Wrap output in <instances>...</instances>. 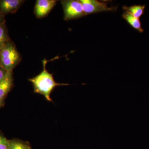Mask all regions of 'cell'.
<instances>
[{"mask_svg":"<svg viewBox=\"0 0 149 149\" xmlns=\"http://www.w3.org/2000/svg\"><path fill=\"white\" fill-rule=\"evenodd\" d=\"M47 62L46 59L43 60V70L37 76L30 78L29 81L33 84L35 93L42 95L48 101L52 102L51 93L54 88L57 86L67 85L68 84L56 82L52 74L48 72L46 68Z\"/></svg>","mask_w":149,"mask_h":149,"instance_id":"cell-1","label":"cell"},{"mask_svg":"<svg viewBox=\"0 0 149 149\" xmlns=\"http://www.w3.org/2000/svg\"><path fill=\"white\" fill-rule=\"evenodd\" d=\"M21 59L16 46L11 40L0 49V66L7 72H13Z\"/></svg>","mask_w":149,"mask_h":149,"instance_id":"cell-2","label":"cell"},{"mask_svg":"<svg viewBox=\"0 0 149 149\" xmlns=\"http://www.w3.org/2000/svg\"><path fill=\"white\" fill-rule=\"evenodd\" d=\"M61 3L64 11L65 20H72L86 15L79 0H64L61 1Z\"/></svg>","mask_w":149,"mask_h":149,"instance_id":"cell-3","label":"cell"},{"mask_svg":"<svg viewBox=\"0 0 149 149\" xmlns=\"http://www.w3.org/2000/svg\"><path fill=\"white\" fill-rule=\"evenodd\" d=\"M86 15L103 12L115 11L116 7H109L107 2L97 0H79Z\"/></svg>","mask_w":149,"mask_h":149,"instance_id":"cell-4","label":"cell"},{"mask_svg":"<svg viewBox=\"0 0 149 149\" xmlns=\"http://www.w3.org/2000/svg\"><path fill=\"white\" fill-rule=\"evenodd\" d=\"M56 0H37L34 12L37 18L45 17L49 13L56 4Z\"/></svg>","mask_w":149,"mask_h":149,"instance_id":"cell-5","label":"cell"},{"mask_svg":"<svg viewBox=\"0 0 149 149\" xmlns=\"http://www.w3.org/2000/svg\"><path fill=\"white\" fill-rule=\"evenodd\" d=\"M24 1L22 0H0V13L5 16L15 13Z\"/></svg>","mask_w":149,"mask_h":149,"instance_id":"cell-6","label":"cell"},{"mask_svg":"<svg viewBox=\"0 0 149 149\" xmlns=\"http://www.w3.org/2000/svg\"><path fill=\"white\" fill-rule=\"evenodd\" d=\"M13 82V72H7L3 79L0 82V99H5L12 88Z\"/></svg>","mask_w":149,"mask_h":149,"instance_id":"cell-7","label":"cell"},{"mask_svg":"<svg viewBox=\"0 0 149 149\" xmlns=\"http://www.w3.org/2000/svg\"><path fill=\"white\" fill-rule=\"evenodd\" d=\"M122 16L123 18L125 19L133 29H136L140 33H143L144 32V29L142 28L140 19L136 18L126 11L123 13Z\"/></svg>","mask_w":149,"mask_h":149,"instance_id":"cell-8","label":"cell"},{"mask_svg":"<svg viewBox=\"0 0 149 149\" xmlns=\"http://www.w3.org/2000/svg\"><path fill=\"white\" fill-rule=\"evenodd\" d=\"M123 8L125 11L129 13L136 18L140 19V17L144 14V10L146 8V5H134L129 7L124 6L123 7Z\"/></svg>","mask_w":149,"mask_h":149,"instance_id":"cell-9","label":"cell"},{"mask_svg":"<svg viewBox=\"0 0 149 149\" xmlns=\"http://www.w3.org/2000/svg\"><path fill=\"white\" fill-rule=\"evenodd\" d=\"M10 40L6 23L0 24V49Z\"/></svg>","mask_w":149,"mask_h":149,"instance_id":"cell-10","label":"cell"},{"mask_svg":"<svg viewBox=\"0 0 149 149\" xmlns=\"http://www.w3.org/2000/svg\"><path fill=\"white\" fill-rule=\"evenodd\" d=\"M9 149H31L30 147L26 143L17 141L9 140Z\"/></svg>","mask_w":149,"mask_h":149,"instance_id":"cell-11","label":"cell"},{"mask_svg":"<svg viewBox=\"0 0 149 149\" xmlns=\"http://www.w3.org/2000/svg\"><path fill=\"white\" fill-rule=\"evenodd\" d=\"M0 149H9V140L0 133Z\"/></svg>","mask_w":149,"mask_h":149,"instance_id":"cell-12","label":"cell"},{"mask_svg":"<svg viewBox=\"0 0 149 149\" xmlns=\"http://www.w3.org/2000/svg\"><path fill=\"white\" fill-rule=\"evenodd\" d=\"M7 71L1 67L0 66V82L3 79L6 74Z\"/></svg>","mask_w":149,"mask_h":149,"instance_id":"cell-13","label":"cell"},{"mask_svg":"<svg viewBox=\"0 0 149 149\" xmlns=\"http://www.w3.org/2000/svg\"><path fill=\"white\" fill-rule=\"evenodd\" d=\"M6 23L5 18V16L0 13V24Z\"/></svg>","mask_w":149,"mask_h":149,"instance_id":"cell-14","label":"cell"},{"mask_svg":"<svg viewBox=\"0 0 149 149\" xmlns=\"http://www.w3.org/2000/svg\"><path fill=\"white\" fill-rule=\"evenodd\" d=\"M5 99H0V108L3 106L4 104Z\"/></svg>","mask_w":149,"mask_h":149,"instance_id":"cell-15","label":"cell"}]
</instances>
